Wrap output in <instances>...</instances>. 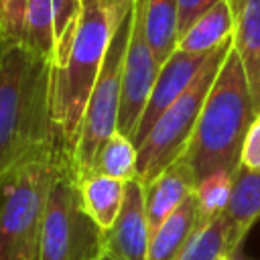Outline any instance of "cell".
Wrapping results in <instances>:
<instances>
[{
  "mask_svg": "<svg viewBox=\"0 0 260 260\" xmlns=\"http://www.w3.org/2000/svg\"><path fill=\"white\" fill-rule=\"evenodd\" d=\"M232 35H234L232 10L228 0H221L187 28V32L179 39L177 49L187 53H211L223 43L232 41Z\"/></svg>",
  "mask_w": 260,
  "mask_h": 260,
  "instance_id": "cell-18",
  "label": "cell"
},
{
  "mask_svg": "<svg viewBox=\"0 0 260 260\" xmlns=\"http://www.w3.org/2000/svg\"><path fill=\"white\" fill-rule=\"evenodd\" d=\"M98 260H112V258H110V256H108V254H106V252H104V254H102V256H100V258H98Z\"/></svg>",
  "mask_w": 260,
  "mask_h": 260,
  "instance_id": "cell-26",
  "label": "cell"
},
{
  "mask_svg": "<svg viewBox=\"0 0 260 260\" xmlns=\"http://www.w3.org/2000/svg\"><path fill=\"white\" fill-rule=\"evenodd\" d=\"M228 4L234 18L232 45L244 67L254 112L260 114V0H228Z\"/></svg>",
  "mask_w": 260,
  "mask_h": 260,
  "instance_id": "cell-13",
  "label": "cell"
},
{
  "mask_svg": "<svg viewBox=\"0 0 260 260\" xmlns=\"http://www.w3.org/2000/svg\"><path fill=\"white\" fill-rule=\"evenodd\" d=\"M142 18L148 47L162 65L179 47L177 0H142Z\"/></svg>",
  "mask_w": 260,
  "mask_h": 260,
  "instance_id": "cell-17",
  "label": "cell"
},
{
  "mask_svg": "<svg viewBox=\"0 0 260 260\" xmlns=\"http://www.w3.org/2000/svg\"><path fill=\"white\" fill-rule=\"evenodd\" d=\"M199 228L201 221L193 193L175 213H171L150 234L146 260H179Z\"/></svg>",
  "mask_w": 260,
  "mask_h": 260,
  "instance_id": "cell-15",
  "label": "cell"
},
{
  "mask_svg": "<svg viewBox=\"0 0 260 260\" xmlns=\"http://www.w3.org/2000/svg\"><path fill=\"white\" fill-rule=\"evenodd\" d=\"M158 71H160V63L156 61L152 49L148 47L146 35H144L142 0H134L132 28H130L128 49L124 57L122 98H120L118 128H116V132L128 136L130 140L134 138V132L140 124V118L148 104Z\"/></svg>",
  "mask_w": 260,
  "mask_h": 260,
  "instance_id": "cell-8",
  "label": "cell"
},
{
  "mask_svg": "<svg viewBox=\"0 0 260 260\" xmlns=\"http://www.w3.org/2000/svg\"><path fill=\"white\" fill-rule=\"evenodd\" d=\"M83 0H28L22 47L59 67L73 43Z\"/></svg>",
  "mask_w": 260,
  "mask_h": 260,
  "instance_id": "cell-9",
  "label": "cell"
},
{
  "mask_svg": "<svg viewBox=\"0 0 260 260\" xmlns=\"http://www.w3.org/2000/svg\"><path fill=\"white\" fill-rule=\"evenodd\" d=\"M132 12H134V4L130 12L116 26V32L108 47L102 71L98 75V81L91 89V95L87 100V106L81 118L75 146L69 156L77 181L89 173L95 150L118 128V112H120V98H122V71H124V57H126L130 28H132Z\"/></svg>",
  "mask_w": 260,
  "mask_h": 260,
  "instance_id": "cell-7",
  "label": "cell"
},
{
  "mask_svg": "<svg viewBox=\"0 0 260 260\" xmlns=\"http://www.w3.org/2000/svg\"><path fill=\"white\" fill-rule=\"evenodd\" d=\"M28 0H0V43L22 45Z\"/></svg>",
  "mask_w": 260,
  "mask_h": 260,
  "instance_id": "cell-22",
  "label": "cell"
},
{
  "mask_svg": "<svg viewBox=\"0 0 260 260\" xmlns=\"http://www.w3.org/2000/svg\"><path fill=\"white\" fill-rule=\"evenodd\" d=\"M254 116L256 112L246 73L232 45L205 98L185 152L193 169L195 183L215 173H236L240 167L242 144Z\"/></svg>",
  "mask_w": 260,
  "mask_h": 260,
  "instance_id": "cell-3",
  "label": "cell"
},
{
  "mask_svg": "<svg viewBox=\"0 0 260 260\" xmlns=\"http://www.w3.org/2000/svg\"><path fill=\"white\" fill-rule=\"evenodd\" d=\"M136 162H138V148L134 146V142L128 136L114 132L95 150V156L91 160V169L87 175L93 173V175H104V177H112L128 183L136 179Z\"/></svg>",
  "mask_w": 260,
  "mask_h": 260,
  "instance_id": "cell-19",
  "label": "cell"
},
{
  "mask_svg": "<svg viewBox=\"0 0 260 260\" xmlns=\"http://www.w3.org/2000/svg\"><path fill=\"white\" fill-rule=\"evenodd\" d=\"M213 53V51H211ZM211 53H187L177 49L162 65L156 75V81L152 85L148 104L144 108V114L140 118V124L134 132V146L138 148L142 140L148 136L156 120L187 91V87L197 79L199 71L211 57Z\"/></svg>",
  "mask_w": 260,
  "mask_h": 260,
  "instance_id": "cell-10",
  "label": "cell"
},
{
  "mask_svg": "<svg viewBox=\"0 0 260 260\" xmlns=\"http://www.w3.org/2000/svg\"><path fill=\"white\" fill-rule=\"evenodd\" d=\"M61 152L24 165L0 185V260H39L47 197Z\"/></svg>",
  "mask_w": 260,
  "mask_h": 260,
  "instance_id": "cell-4",
  "label": "cell"
},
{
  "mask_svg": "<svg viewBox=\"0 0 260 260\" xmlns=\"http://www.w3.org/2000/svg\"><path fill=\"white\" fill-rule=\"evenodd\" d=\"M219 217L228 228L234 250L240 252L248 232L260 219V173L258 171H248L244 167L236 169L232 197Z\"/></svg>",
  "mask_w": 260,
  "mask_h": 260,
  "instance_id": "cell-14",
  "label": "cell"
},
{
  "mask_svg": "<svg viewBox=\"0 0 260 260\" xmlns=\"http://www.w3.org/2000/svg\"><path fill=\"white\" fill-rule=\"evenodd\" d=\"M232 187H234V175L230 173L209 175L195 185V203H197L201 228L223 213L232 197Z\"/></svg>",
  "mask_w": 260,
  "mask_h": 260,
  "instance_id": "cell-21",
  "label": "cell"
},
{
  "mask_svg": "<svg viewBox=\"0 0 260 260\" xmlns=\"http://www.w3.org/2000/svg\"><path fill=\"white\" fill-rule=\"evenodd\" d=\"M225 260H248V258H244V256L236 254V256H230V258H225Z\"/></svg>",
  "mask_w": 260,
  "mask_h": 260,
  "instance_id": "cell-25",
  "label": "cell"
},
{
  "mask_svg": "<svg viewBox=\"0 0 260 260\" xmlns=\"http://www.w3.org/2000/svg\"><path fill=\"white\" fill-rule=\"evenodd\" d=\"M102 254L104 232L85 213L79 181L67 152H61L47 197L39 260H98Z\"/></svg>",
  "mask_w": 260,
  "mask_h": 260,
  "instance_id": "cell-5",
  "label": "cell"
},
{
  "mask_svg": "<svg viewBox=\"0 0 260 260\" xmlns=\"http://www.w3.org/2000/svg\"><path fill=\"white\" fill-rule=\"evenodd\" d=\"M126 181H118L104 175H85L79 181V197L85 213L95 221V225L104 232L118 217L124 197H126Z\"/></svg>",
  "mask_w": 260,
  "mask_h": 260,
  "instance_id": "cell-16",
  "label": "cell"
},
{
  "mask_svg": "<svg viewBox=\"0 0 260 260\" xmlns=\"http://www.w3.org/2000/svg\"><path fill=\"white\" fill-rule=\"evenodd\" d=\"M232 49V41L217 47L197 79L187 87V91L156 120L148 136L138 146V162H136V179L146 185L156 175H160L167 167H171L177 158L187 152L193 130L197 126L201 108L205 98Z\"/></svg>",
  "mask_w": 260,
  "mask_h": 260,
  "instance_id": "cell-6",
  "label": "cell"
},
{
  "mask_svg": "<svg viewBox=\"0 0 260 260\" xmlns=\"http://www.w3.org/2000/svg\"><path fill=\"white\" fill-rule=\"evenodd\" d=\"M240 167L260 173V114L254 116L248 132H246V138L242 144V154H240Z\"/></svg>",
  "mask_w": 260,
  "mask_h": 260,
  "instance_id": "cell-23",
  "label": "cell"
},
{
  "mask_svg": "<svg viewBox=\"0 0 260 260\" xmlns=\"http://www.w3.org/2000/svg\"><path fill=\"white\" fill-rule=\"evenodd\" d=\"M53 63L0 43V185L24 165L63 150L51 110Z\"/></svg>",
  "mask_w": 260,
  "mask_h": 260,
  "instance_id": "cell-1",
  "label": "cell"
},
{
  "mask_svg": "<svg viewBox=\"0 0 260 260\" xmlns=\"http://www.w3.org/2000/svg\"><path fill=\"white\" fill-rule=\"evenodd\" d=\"M236 254L240 252L234 250L228 228L223 219L217 215L215 219L197 230V234L191 238L189 246L185 248L179 260H225Z\"/></svg>",
  "mask_w": 260,
  "mask_h": 260,
  "instance_id": "cell-20",
  "label": "cell"
},
{
  "mask_svg": "<svg viewBox=\"0 0 260 260\" xmlns=\"http://www.w3.org/2000/svg\"><path fill=\"white\" fill-rule=\"evenodd\" d=\"M217 2H221V0H177V6H179V39L187 32V28L199 16H203Z\"/></svg>",
  "mask_w": 260,
  "mask_h": 260,
  "instance_id": "cell-24",
  "label": "cell"
},
{
  "mask_svg": "<svg viewBox=\"0 0 260 260\" xmlns=\"http://www.w3.org/2000/svg\"><path fill=\"white\" fill-rule=\"evenodd\" d=\"M150 225L144 207V189L138 179L128 181L122 209L104 230V252L112 260H146Z\"/></svg>",
  "mask_w": 260,
  "mask_h": 260,
  "instance_id": "cell-11",
  "label": "cell"
},
{
  "mask_svg": "<svg viewBox=\"0 0 260 260\" xmlns=\"http://www.w3.org/2000/svg\"><path fill=\"white\" fill-rule=\"evenodd\" d=\"M195 175L185 154L152 181L142 185L150 234L195 193Z\"/></svg>",
  "mask_w": 260,
  "mask_h": 260,
  "instance_id": "cell-12",
  "label": "cell"
},
{
  "mask_svg": "<svg viewBox=\"0 0 260 260\" xmlns=\"http://www.w3.org/2000/svg\"><path fill=\"white\" fill-rule=\"evenodd\" d=\"M132 4L134 0H83L71 49L65 61L51 71L53 124L59 144L69 156L116 26Z\"/></svg>",
  "mask_w": 260,
  "mask_h": 260,
  "instance_id": "cell-2",
  "label": "cell"
}]
</instances>
